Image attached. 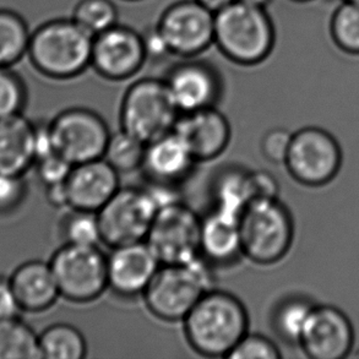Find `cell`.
I'll list each match as a JSON object with an SVG mask.
<instances>
[{
    "instance_id": "cell-10",
    "label": "cell",
    "mask_w": 359,
    "mask_h": 359,
    "mask_svg": "<svg viewBox=\"0 0 359 359\" xmlns=\"http://www.w3.org/2000/svg\"><path fill=\"white\" fill-rule=\"evenodd\" d=\"M48 126L54 152L73 165L103 158L112 134L98 113L83 107L65 109Z\"/></svg>"
},
{
    "instance_id": "cell-1",
    "label": "cell",
    "mask_w": 359,
    "mask_h": 359,
    "mask_svg": "<svg viewBox=\"0 0 359 359\" xmlns=\"http://www.w3.org/2000/svg\"><path fill=\"white\" fill-rule=\"evenodd\" d=\"M190 347L209 358H226L249 329V316L238 297L221 290H210L184 319Z\"/></svg>"
},
{
    "instance_id": "cell-5",
    "label": "cell",
    "mask_w": 359,
    "mask_h": 359,
    "mask_svg": "<svg viewBox=\"0 0 359 359\" xmlns=\"http://www.w3.org/2000/svg\"><path fill=\"white\" fill-rule=\"evenodd\" d=\"M239 229L243 255L259 265L280 262L293 241V219L278 199L249 203L241 215Z\"/></svg>"
},
{
    "instance_id": "cell-44",
    "label": "cell",
    "mask_w": 359,
    "mask_h": 359,
    "mask_svg": "<svg viewBox=\"0 0 359 359\" xmlns=\"http://www.w3.org/2000/svg\"><path fill=\"white\" fill-rule=\"evenodd\" d=\"M340 1H348V3H355V4H359V0H340Z\"/></svg>"
},
{
    "instance_id": "cell-26",
    "label": "cell",
    "mask_w": 359,
    "mask_h": 359,
    "mask_svg": "<svg viewBox=\"0 0 359 359\" xmlns=\"http://www.w3.org/2000/svg\"><path fill=\"white\" fill-rule=\"evenodd\" d=\"M329 34L341 53L359 57V4L341 1L329 20Z\"/></svg>"
},
{
    "instance_id": "cell-34",
    "label": "cell",
    "mask_w": 359,
    "mask_h": 359,
    "mask_svg": "<svg viewBox=\"0 0 359 359\" xmlns=\"http://www.w3.org/2000/svg\"><path fill=\"white\" fill-rule=\"evenodd\" d=\"M26 194L24 175L0 172V215H9L19 209Z\"/></svg>"
},
{
    "instance_id": "cell-6",
    "label": "cell",
    "mask_w": 359,
    "mask_h": 359,
    "mask_svg": "<svg viewBox=\"0 0 359 359\" xmlns=\"http://www.w3.org/2000/svg\"><path fill=\"white\" fill-rule=\"evenodd\" d=\"M180 116L163 79H140L121 100V129L145 144L173 131Z\"/></svg>"
},
{
    "instance_id": "cell-24",
    "label": "cell",
    "mask_w": 359,
    "mask_h": 359,
    "mask_svg": "<svg viewBox=\"0 0 359 359\" xmlns=\"http://www.w3.org/2000/svg\"><path fill=\"white\" fill-rule=\"evenodd\" d=\"M42 359H83L88 345L83 332L70 324H54L39 334Z\"/></svg>"
},
{
    "instance_id": "cell-40",
    "label": "cell",
    "mask_w": 359,
    "mask_h": 359,
    "mask_svg": "<svg viewBox=\"0 0 359 359\" xmlns=\"http://www.w3.org/2000/svg\"><path fill=\"white\" fill-rule=\"evenodd\" d=\"M46 196L50 205L54 208H68V194L65 188V182L59 184L48 185L46 187Z\"/></svg>"
},
{
    "instance_id": "cell-15",
    "label": "cell",
    "mask_w": 359,
    "mask_h": 359,
    "mask_svg": "<svg viewBox=\"0 0 359 359\" xmlns=\"http://www.w3.org/2000/svg\"><path fill=\"white\" fill-rule=\"evenodd\" d=\"M160 266L145 241L112 248L107 257L108 288L126 298L142 296Z\"/></svg>"
},
{
    "instance_id": "cell-30",
    "label": "cell",
    "mask_w": 359,
    "mask_h": 359,
    "mask_svg": "<svg viewBox=\"0 0 359 359\" xmlns=\"http://www.w3.org/2000/svg\"><path fill=\"white\" fill-rule=\"evenodd\" d=\"M313 308L308 302L298 298L282 302L273 314L277 334L285 341L299 344Z\"/></svg>"
},
{
    "instance_id": "cell-18",
    "label": "cell",
    "mask_w": 359,
    "mask_h": 359,
    "mask_svg": "<svg viewBox=\"0 0 359 359\" xmlns=\"http://www.w3.org/2000/svg\"><path fill=\"white\" fill-rule=\"evenodd\" d=\"M119 173L104 158L73 165L65 188L68 208L97 212L117 193Z\"/></svg>"
},
{
    "instance_id": "cell-2",
    "label": "cell",
    "mask_w": 359,
    "mask_h": 359,
    "mask_svg": "<svg viewBox=\"0 0 359 359\" xmlns=\"http://www.w3.org/2000/svg\"><path fill=\"white\" fill-rule=\"evenodd\" d=\"M93 37L72 18L48 20L32 31L27 57L47 78H76L91 68Z\"/></svg>"
},
{
    "instance_id": "cell-29",
    "label": "cell",
    "mask_w": 359,
    "mask_h": 359,
    "mask_svg": "<svg viewBox=\"0 0 359 359\" xmlns=\"http://www.w3.org/2000/svg\"><path fill=\"white\" fill-rule=\"evenodd\" d=\"M72 19L93 36H97L119 24V11L113 0H79Z\"/></svg>"
},
{
    "instance_id": "cell-39",
    "label": "cell",
    "mask_w": 359,
    "mask_h": 359,
    "mask_svg": "<svg viewBox=\"0 0 359 359\" xmlns=\"http://www.w3.org/2000/svg\"><path fill=\"white\" fill-rule=\"evenodd\" d=\"M22 311L10 278L0 277V321L19 316Z\"/></svg>"
},
{
    "instance_id": "cell-3",
    "label": "cell",
    "mask_w": 359,
    "mask_h": 359,
    "mask_svg": "<svg viewBox=\"0 0 359 359\" xmlns=\"http://www.w3.org/2000/svg\"><path fill=\"white\" fill-rule=\"evenodd\" d=\"M275 43L276 29L266 9L236 0L215 14V46L232 63H262Z\"/></svg>"
},
{
    "instance_id": "cell-11",
    "label": "cell",
    "mask_w": 359,
    "mask_h": 359,
    "mask_svg": "<svg viewBox=\"0 0 359 359\" xmlns=\"http://www.w3.org/2000/svg\"><path fill=\"white\" fill-rule=\"evenodd\" d=\"M156 24L178 58L199 57L215 44V14L196 0L170 4Z\"/></svg>"
},
{
    "instance_id": "cell-16",
    "label": "cell",
    "mask_w": 359,
    "mask_h": 359,
    "mask_svg": "<svg viewBox=\"0 0 359 359\" xmlns=\"http://www.w3.org/2000/svg\"><path fill=\"white\" fill-rule=\"evenodd\" d=\"M299 345L311 358H344L353 345V329L348 318L339 309L314 306Z\"/></svg>"
},
{
    "instance_id": "cell-19",
    "label": "cell",
    "mask_w": 359,
    "mask_h": 359,
    "mask_svg": "<svg viewBox=\"0 0 359 359\" xmlns=\"http://www.w3.org/2000/svg\"><path fill=\"white\" fill-rule=\"evenodd\" d=\"M196 161L184 141L170 131L146 144L141 170L154 184L172 185L185 180Z\"/></svg>"
},
{
    "instance_id": "cell-23",
    "label": "cell",
    "mask_w": 359,
    "mask_h": 359,
    "mask_svg": "<svg viewBox=\"0 0 359 359\" xmlns=\"http://www.w3.org/2000/svg\"><path fill=\"white\" fill-rule=\"evenodd\" d=\"M31 34L22 15L0 8V67L11 68L27 55Z\"/></svg>"
},
{
    "instance_id": "cell-8",
    "label": "cell",
    "mask_w": 359,
    "mask_h": 359,
    "mask_svg": "<svg viewBox=\"0 0 359 359\" xmlns=\"http://www.w3.org/2000/svg\"><path fill=\"white\" fill-rule=\"evenodd\" d=\"M158 209L150 189L119 188L97 211L102 243L114 248L144 242Z\"/></svg>"
},
{
    "instance_id": "cell-45",
    "label": "cell",
    "mask_w": 359,
    "mask_h": 359,
    "mask_svg": "<svg viewBox=\"0 0 359 359\" xmlns=\"http://www.w3.org/2000/svg\"><path fill=\"white\" fill-rule=\"evenodd\" d=\"M126 1H137V0H126Z\"/></svg>"
},
{
    "instance_id": "cell-42",
    "label": "cell",
    "mask_w": 359,
    "mask_h": 359,
    "mask_svg": "<svg viewBox=\"0 0 359 359\" xmlns=\"http://www.w3.org/2000/svg\"><path fill=\"white\" fill-rule=\"evenodd\" d=\"M238 1L255 8H262V9H267V6L272 3V0H238Z\"/></svg>"
},
{
    "instance_id": "cell-31",
    "label": "cell",
    "mask_w": 359,
    "mask_h": 359,
    "mask_svg": "<svg viewBox=\"0 0 359 359\" xmlns=\"http://www.w3.org/2000/svg\"><path fill=\"white\" fill-rule=\"evenodd\" d=\"M64 244L98 245L102 243L97 212L70 209L62 221Z\"/></svg>"
},
{
    "instance_id": "cell-21",
    "label": "cell",
    "mask_w": 359,
    "mask_h": 359,
    "mask_svg": "<svg viewBox=\"0 0 359 359\" xmlns=\"http://www.w3.org/2000/svg\"><path fill=\"white\" fill-rule=\"evenodd\" d=\"M239 219L215 208L201 219L200 254L212 265H227L243 255Z\"/></svg>"
},
{
    "instance_id": "cell-37",
    "label": "cell",
    "mask_w": 359,
    "mask_h": 359,
    "mask_svg": "<svg viewBox=\"0 0 359 359\" xmlns=\"http://www.w3.org/2000/svg\"><path fill=\"white\" fill-rule=\"evenodd\" d=\"M247 190L249 203L278 199V182L267 170H248Z\"/></svg>"
},
{
    "instance_id": "cell-27",
    "label": "cell",
    "mask_w": 359,
    "mask_h": 359,
    "mask_svg": "<svg viewBox=\"0 0 359 359\" xmlns=\"http://www.w3.org/2000/svg\"><path fill=\"white\" fill-rule=\"evenodd\" d=\"M248 170L231 168L221 173L215 183V209L239 216L249 204Z\"/></svg>"
},
{
    "instance_id": "cell-28",
    "label": "cell",
    "mask_w": 359,
    "mask_h": 359,
    "mask_svg": "<svg viewBox=\"0 0 359 359\" xmlns=\"http://www.w3.org/2000/svg\"><path fill=\"white\" fill-rule=\"evenodd\" d=\"M145 151V142L121 129L114 134H111L103 158L107 161L119 175L130 173L142 167Z\"/></svg>"
},
{
    "instance_id": "cell-43",
    "label": "cell",
    "mask_w": 359,
    "mask_h": 359,
    "mask_svg": "<svg viewBox=\"0 0 359 359\" xmlns=\"http://www.w3.org/2000/svg\"><path fill=\"white\" fill-rule=\"evenodd\" d=\"M294 3H311V1H316V0H292Z\"/></svg>"
},
{
    "instance_id": "cell-12",
    "label": "cell",
    "mask_w": 359,
    "mask_h": 359,
    "mask_svg": "<svg viewBox=\"0 0 359 359\" xmlns=\"http://www.w3.org/2000/svg\"><path fill=\"white\" fill-rule=\"evenodd\" d=\"M285 165L302 184H326L340 170V146L325 130L304 128L292 135Z\"/></svg>"
},
{
    "instance_id": "cell-25",
    "label": "cell",
    "mask_w": 359,
    "mask_h": 359,
    "mask_svg": "<svg viewBox=\"0 0 359 359\" xmlns=\"http://www.w3.org/2000/svg\"><path fill=\"white\" fill-rule=\"evenodd\" d=\"M0 359H42L39 335L19 316L0 321Z\"/></svg>"
},
{
    "instance_id": "cell-7",
    "label": "cell",
    "mask_w": 359,
    "mask_h": 359,
    "mask_svg": "<svg viewBox=\"0 0 359 359\" xmlns=\"http://www.w3.org/2000/svg\"><path fill=\"white\" fill-rule=\"evenodd\" d=\"M49 264L60 297L68 301L90 303L108 288L107 257L98 245L64 244Z\"/></svg>"
},
{
    "instance_id": "cell-36",
    "label": "cell",
    "mask_w": 359,
    "mask_h": 359,
    "mask_svg": "<svg viewBox=\"0 0 359 359\" xmlns=\"http://www.w3.org/2000/svg\"><path fill=\"white\" fill-rule=\"evenodd\" d=\"M37 175L46 187L64 183L73 170V165L58 154H50L37 161Z\"/></svg>"
},
{
    "instance_id": "cell-9",
    "label": "cell",
    "mask_w": 359,
    "mask_h": 359,
    "mask_svg": "<svg viewBox=\"0 0 359 359\" xmlns=\"http://www.w3.org/2000/svg\"><path fill=\"white\" fill-rule=\"evenodd\" d=\"M201 217L190 206L175 200L161 206L145 242L161 265L190 262L200 255Z\"/></svg>"
},
{
    "instance_id": "cell-13",
    "label": "cell",
    "mask_w": 359,
    "mask_h": 359,
    "mask_svg": "<svg viewBox=\"0 0 359 359\" xmlns=\"http://www.w3.org/2000/svg\"><path fill=\"white\" fill-rule=\"evenodd\" d=\"M147 62L140 32L117 24L93 37L91 68L111 81H124Z\"/></svg>"
},
{
    "instance_id": "cell-14",
    "label": "cell",
    "mask_w": 359,
    "mask_h": 359,
    "mask_svg": "<svg viewBox=\"0 0 359 359\" xmlns=\"http://www.w3.org/2000/svg\"><path fill=\"white\" fill-rule=\"evenodd\" d=\"M163 80L180 113L214 107L222 90L217 69L198 57L180 58Z\"/></svg>"
},
{
    "instance_id": "cell-17",
    "label": "cell",
    "mask_w": 359,
    "mask_h": 359,
    "mask_svg": "<svg viewBox=\"0 0 359 359\" xmlns=\"http://www.w3.org/2000/svg\"><path fill=\"white\" fill-rule=\"evenodd\" d=\"M173 131L184 141L196 162L215 160L222 155L232 135L229 119L215 106L180 113Z\"/></svg>"
},
{
    "instance_id": "cell-38",
    "label": "cell",
    "mask_w": 359,
    "mask_h": 359,
    "mask_svg": "<svg viewBox=\"0 0 359 359\" xmlns=\"http://www.w3.org/2000/svg\"><path fill=\"white\" fill-rule=\"evenodd\" d=\"M140 34L147 60H161L173 55L157 24L147 26Z\"/></svg>"
},
{
    "instance_id": "cell-33",
    "label": "cell",
    "mask_w": 359,
    "mask_h": 359,
    "mask_svg": "<svg viewBox=\"0 0 359 359\" xmlns=\"http://www.w3.org/2000/svg\"><path fill=\"white\" fill-rule=\"evenodd\" d=\"M226 358L278 359L281 358V353L270 339L259 334L247 332Z\"/></svg>"
},
{
    "instance_id": "cell-32",
    "label": "cell",
    "mask_w": 359,
    "mask_h": 359,
    "mask_svg": "<svg viewBox=\"0 0 359 359\" xmlns=\"http://www.w3.org/2000/svg\"><path fill=\"white\" fill-rule=\"evenodd\" d=\"M27 102L22 78L9 67H0V119L21 114Z\"/></svg>"
},
{
    "instance_id": "cell-41",
    "label": "cell",
    "mask_w": 359,
    "mask_h": 359,
    "mask_svg": "<svg viewBox=\"0 0 359 359\" xmlns=\"http://www.w3.org/2000/svg\"><path fill=\"white\" fill-rule=\"evenodd\" d=\"M196 1L216 14V13H219V10L224 9L226 6L234 3L236 0H196Z\"/></svg>"
},
{
    "instance_id": "cell-4",
    "label": "cell",
    "mask_w": 359,
    "mask_h": 359,
    "mask_svg": "<svg viewBox=\"0 0 359 359\" xmlns=\"http://www.w3.org/2000/svg\"><path fill=\"white\" fill-rule=\"evenodd\" d=\"M214 285L212 264L200 254L190 262L161 265L142 296L152 316L163 321H183Z\"/></svg>"
},
{
    "instance_id": "cell-20",
    "label": "cell",
    "mask_w": 359,
    "mask_h": 359,
    "mask_svg": "<svg viewBox=\"0 0 359 359\" xmlns=\"http://www.w3.org/2000/svg\"><path fill=\"white\" fill-rule=\"evenodd\" d=\"M10 282L24 311H47L60 297L50 264L42 260L21 264L10 277Z\"/></svg>"
},
{
    "instance_id": "cell-35",
    "label": "cell",
    "mask_w": 359,
    "mask_h": 359,
    "mask_svg": "<svg viewBox=\"0 0 359 359\" xmlns=\"http://www.w3.org/2000/svg\"><path fill=\"white\" fill-rule=\"evenodd\" d=\"M292 135L290 131L282 128H275L262 136V152L269 162L275 165H285L287 154L291 146Z\"/></svg>"
},
{
    "instance_id": "cell-22",
    "label": "cell",
    "mask_w": 359,
    "mask_h": 359,
    "mask_svg": "<svg viewBox=\"0 0 359 359\" xmlns=\"http://www.w3.org/2000/svg\"><path fill=\"white\" fill-rule=\"evenodd\" d=\"M36 163L34 123L21 114L0 119V172L24 175Z\"/></svg>"
}]
</instances>
